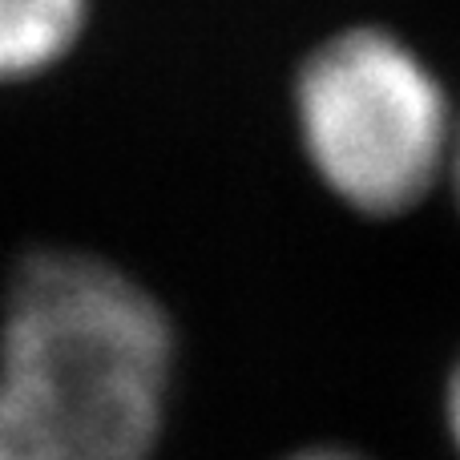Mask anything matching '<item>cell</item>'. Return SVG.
I'll return each instance as SVG.
<instances>
[{"label": "cell", "mask_w": 460, "mask_h": 460, "mask_svg": "<svg viewBox=\"0 0 460 460\" xmlns=\"http://www.w3.org/2000/svg\"><path fill=\"white\" fill-rule=\"evenodd\" d=\"M295 121L319 182L359 215L392 218L448 174L460 113L416 49L348 29L303 61Z\"/></svg>", "instance_id": "7a4b0ae2"}, {"label": "cell", "mask_w": 460, "mask_h": 460, "mask_svg": "<svg viewBox=\"0 0 460 460\" xmlns=\"http://www.w3.org/2000/svg\"><path fill=\"white\" fill-rule=\"evenodd\" d=\"M448 178H453V190L460 202V121H456V146H453V166H448Z\"/></svg>", "instance_id": "8992f818"}, {"label": "cell", "mask_w": 460, "mask_h": 460, "mask_svg": "<svg viewBox=\"0 0 460 460\" xmlns=\"http://www.w3.org/2000/svg\"><path fill=\"white\" fill-rule=\"evenodd\" d=\"M291 460H364V456L343 453V448H307V453H295Z\"/></svg>", "instance_id": "5b68a950"}, {"label": "cell", "mask_w": 460, "mask_h": 460, "mask_svg": "<svg viewBox=\"0 0 460 460\" xmlns=\"http://www.w3.org/2000/svg\"><path fill=\"white\" fill-rule=\"evenodd\" d=\"M170 376L174 327L134 275L29 254L0 303V460H146Z\"/></svg>", "instance_id": "6da1fadb"}, {"label": "cell", "mask_w": 460, "mask_h": 460, "mask_svg": "<svg viewBox=\"0 0 460 460\" xmlns=\"http://www.w3.org/2000/svg\"><path fill=\"white\" fill-rule=\"evenodd\" d=\"M445 412H448V432H453V445L460 453V359L448 376V396H445Z\"/></svg>", "instance_id": "277c9868"}, {"label": "cell", "mask_w": 460, "mask_h": 460, "mask_svg": "<svg viewBox=\"0 0 460 460\" xmlns=\"http://www.w3.org/2000/svg\"><path fill=\"white\" fill-rule=\"evenodd\" d=\"M89 16V0H0V85L53 69Z\"/></svg>", "instance_id": "3957f363"}]
</instances>
